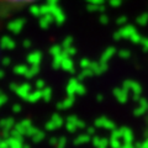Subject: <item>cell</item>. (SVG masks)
Here are the masks:
<instances>
[{
  "mask_svg": "<svg viewBox=\"0 0 148 148\" xmlns=\"http://www.w3.org/2000/svg\"><path fill=\"white\" fill-rule=\"evenodd\" d=\"M22 25H24V20L22 18H16V20H14L9 24V29L14 32H18V31H21Z\"/></svg>",
  "mask_w": 148,
  "mask_h": 148,
  "instance_id": "6da1fadb",
  "label": "cell"
},
{
  "mask_svg": "<svg viewBox=\"0 0 148 148\" xmlns=\"http://www.w3.org/2000/svg\"><path fill=\"white\" fill-rule=\"evenodd\" d=\"M29 63L31 66H37L41 62V53L40 52H32L29 54Z\"/></svg>",
  "mask_w": 148,
  "mask_h": 148,
  "instance_id": "7a4b0ae2",
  "label": "cell"
},
{
  "mask_svg": "<svg viewBox=\"0 0 148 148\" xmlns=\"http://www.w3.org/2000/svg\"><path fill=\"white\" fill-rule=\"evenodd\" d=\"M14 46H15V42L10 38V37H4L1 40V47L6 48V49H12Z\"/></svg>",
  "mask_w": 148,
  "mask_h": 148,
  "instance_id": "3957f363",
  "label": "cell"
},
{
  "mask_svg": "<svg viewBox=\"0 0 148 148\" xmlns=\"http://www.w3.org/2000/svg\"><path fill=\"white\" fill-rule=\"evenodd\" d=\"M6 1H12V3H20V1H31V0H6Z\"/></svg>",
  "mask_w": 148,
  "mask_h": 148,
  "instance_id": "277c9868",
  "label": "cell"
}]
</instances>
